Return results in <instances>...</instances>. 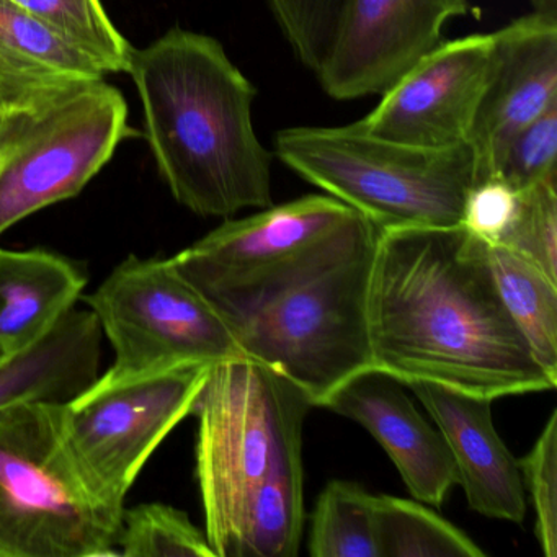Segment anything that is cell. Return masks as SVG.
Segmentation results:
<instances>
[{
  "mask_svg": "<svg viewBox=\"0 0 557 557\" xmlns=\"http://www.w3.org/2000/svg\"><path fill=\"white\" fill-rule=\"evenodd\" d=\"M102 327L73 309L34 347L0 363V407L18 400L66 404L99 377Z\"/></svg>",
  "mask_w": 557,
  "mask_h": 557,
  "instance_id": "ac0fdd59",
  "label": "cell"
},
{
  "mask_svg": "<svg viewBox=\"0 0 557 557\" xmlns=\"http://www.w3.org/2000/svg\"><path fill=\"white\" fill-rule=\"evenodd\" d=\"M123 511L74 451L63 404L0 407V557L120 556Z\"/></svg>",
  "mask_w": 557,
  "mask_h": 557,
  "instance_id": "277c9868",
  "label": "cell"
},
{
  "mask_svg": "<svg viewBox=\"0 0 557 557\" xmlns=\"http://www.w3.org/2000/svg\"><path fill=\"white\" fill-rule=\"evenodd\" d=\"M380 230L351 211L292 259L231 285L200 286L240 354L301 387L321 407L373 367L368 293Z\"/></svg>",
  "mask_w": 557,
  "mask_h": 557,
  "instance_id": "3957f363",
  "label": "cell"
},
{
  "mask_svg": "<svg viewBox=\"0 0 557 557\" xmlns=\"http://www.w3.org/2000/svg\"><path fill=\"white\" fill-rule=\"evenodd\" d=\"M106 73L12 0H0V113L30 112Z\"/></svg>",
  "mask_w": 557,
  "mask_h": 557,
  "instance_id": "2e32d148",
  "label": "cell"
},
{
  "mask_svg": "<svg viewBox=\"0 0 557 557\" xmlns=\"http://www.w3.org/2000/svg\"><path fill=\"white\" fill-rule=\"evenodd\" d=\"M368 325L373 367L404 386L492 400L557 386L502 302L488 243L461 224L380 230Z\"/></svg>",
  "mask_w": 557,
  "mask_h": 557,
  "instance_id": "6da1fadb",
  "label": "cell"
},
{
  "mask_svg": "<svg viewBox=\"0 0 557 557\" xmlns=\"http://www.w3.org/2000/svg\"><path fill=\"white\" fill-rule=\"evenodd\" d=\"M5 116L0 113V149H2V139H4Z\"/></svg>",
  "mask_w": 557,
  "mask_h": 557,
  "instance_id": "4dcf8cb0",
  "label": "cell"
},
{
  "mask_svg": "<svg viewBox=\"0 0 557 557\" xmlns=\"http://www.w3.org/2000/svg\"><path fill=\"white\" fill-rule=\"evenodd\" d=\"M557 102V18L524 15L494 34L491 71L468 143L475 182L497 175L511 139Z\"/></svg>",
  "mask_w": 557,
  "mask_h": 557,
  "instance_id": "7c38bea8",
  "label": "cell"
},
{
  "mask_svg": "<svg viewBox=\"0 0 557 557\" xmlns=\"http://www.w3.org/2000/svg\"><path fill=\"white\" fill-rule=\"evenodd\" d=\"M502 302L527 338L537 363L557 381V282L515 250L488 244Z\"/></svg>",
  "mask_w": 557,
  "mask_h": 557,
  "instance_id": "d6986e66",
  "label": "cell"
},
{
  "mask_svg": "<svg viewBox=\"0 0 557 557\" xmlns=\"http://www.w3.org/2000/svg\"><path fill=\"white\" fill-rule=\"evenodd\" d=\"M5 358H9L8 355H5V351L0 348V363L5 360Z\"/></svg>",
  "mask_w": 557,
  "mask_h": 557,
  "instance_id": "1f68e13d",
  "label": "cell"
},
{
  "mask_svg": "<svg viewBox=\"0 0 557 557\" xmlns=\"http://www.w3.org/2000/svg\"><path fill=\"white\" fill-rule=\"evenodd\" d=\"M381 557H484L465 531L425 505L393 495H376Z\"/></svg>",
  "mask_w": 557,
  "mask_h": 557,
  "instance_id": "7402d4cb",
  "label": "cell"
},
{
  "mask_svg": "<svg viewBox=\"0 0 557 557\" xmlns=\"http://www.w3.org/2000/svg\"><path fill=\"white\" fill-rule=\"evenodd\" d=\"M84 299L115 351V363L100 376L106 381L244 357L224 319L172 257L129 256Z\"/></svg>",
  "mask_w": 557,
  "mask_h": 557,
  "instance_id": "ba28073f",
  "label": "cell"
},
{
  "mask_svg": "<svg viewBox=\"0 0 557 557\" xmlns=\"http://www.w3.org/2000/svg\"><path fill=\"white\" fill-rule=\"evenodd\" d=\"M210 364L126 381L97 377L63 404L64 426L87 471L125 500L165 436L194 412Z\"/></svg>",
  "mask_w": 557,
  "mask_h": 557,
  "instance_id": "9c48e42d",
  "label": "cell"
},
{
  "mask_svg": "<svg viewBox=\"0 0 557 557\" xmlns=\"http://www.w3.org/2000/svg\"><path fill=\"white\" fill-rule=\"evenodd\" d=\"M406 386L442 432L469 507L487 518L521 523L527 515V488L520 459L511 455L495 429L494 400L430 381Z\"/></svg>",
  "mask_w": 557,
  "mask_h": 557,
  "instance_id": "9a60e30c",
  "label": "cell"
},
{
  "mask_svg": "<svg viewBox=\"0 0 557 557\" xmlns=\"http://www.w3.org/2000/svg\"><path fill=\"white\" fill-rule=\"evenodd\" d=\"M498 246L536 263L557 282V175L520 191V208Z\"/></svg>",
  "mask_w": 557,
  "mask_h": 557,
  "instance_id": "d4e9b609",
  "label": "cell"
},
{
  "mask_svg": "<svg viewBox=\"0 0 557 557\" xmlns=\"http://www.w3.org/2000/svg\"><path fill=\"white\" fill-rule=\"evenodd\" d=\"M125 97L106 79L5 116L0 149V234L77 197L132 135Z\"/></svg>",
  "mask_w": 557,
  "mask_h": 557,
  "instance_id": "52a82bcc",
  "label": "cell"
},
{
  "mask_svg": "<svg viewBox=\"0 0 557 557\" xmlns=\"http://www.w3.org/2000/svg\"><path fill=\"white\" fill-rule=\"evenodd\" d=\"M376 495L354 481L334 479L315 500L308 550L312 557H381Z\"/></svg>",
  "mask_w": 557,
  "mask_h": 557,
  "instance_id": "44dd1931",
  "label": "cell"
},
{
  "mask_svg": "<svg viewBox=\"0 0 557 557\" xmlns=\"http://www.w3.org/2000/svg\"><path fill=\"white\" fill-rule=\"evenodd\" d=\"M302 66L315 73L327 57L345 0H267Z\"/></svg>",
  "mask_w": 557,
  "mask_h": 557,
  "instance_id": "484cf974",
  "label": "cell"
},
{
  "mask_svg": "<svg viewBox=\"0 0 557 557\" xmlns=\"http://www.w3.org/2000/svg\"><path fill=\"white\" fill-rule=\"evenodd\" d=\"M305 527V469L293 466L257 491L237 536L236 557H293Z\"/></svg>",
  "mask_w": 557,
  "mask_h": 557,
  "instance_id": "ffe728a7",
  "label": "cell"
},
{
  "mask_svg": "<svg viewBox=\"0 0 557 557\" xmlns=\"http://www.w3.org/2000/svg\"><path fill=\"white\" fill-rule=\"evenodd\" d=\"M45 27L90 58L106 74L128 73L132 45L100 0H12Z\"/></svg>",
  "mask_w": 557,
  "mask_h": 557,
  "instance_id": "603a6c76",
  "label": "cell"
},
{
  "mask_svg": "<svg viewBox=\"0 0 557 557\" xmlns=\"http://www.w3.org/2000/svg\"><path fill=\"white\" fill-rule=\"evenodd\" d=\"M308 394L278 371L239 357L211 367L198 417L197 479L205 533L216 557H236L253 495L280 472L302 465Z\"/></svg>",
  "mask_w": 557,
  "mask_h": 557,
  "instance_id": "5b68a950",
  "label": "cell"
},
{
  "mask_svg": "<svg viewBox=\"0 0 557 557\" xmlns=\"http://www.w3.org/2000/svg\"><path fill=\"white\" fill-rule=\"evenodd\" d=\"M128 74L146 138L178 203L205 218L272 207V162L257 136V89L216 38L171 28L133 48Z\"/></svg>",
  "mask_w": 557,
  "mask_h": 557,
  "instance_id": "7a4b0ae2",
  "label": "cell"
},
{
  "mask_svg": "<svg viewBox=\"0 0 557 557\" xmlns=\"http://www.w3.org/2000/svg\"><path fill=\"white\" fill-rule=\"evenodd\" d=\"M471 0H345L327 57L315 71L334 100L381 96L443 41Z\"/></svg>",
  "mask_w": 557,
  "mask_h": 557,
  "instance_id": "30bf717a",
  "label": "cell"
},
{
  "mask_svg": "<svg viewBox=\"0 0 557 557\" xmlns=\"http://www.w3.org/2000/svg\"><path fill=\"white\" fill-rule=\"evenodd\" d=\"M524 488L536 515V537L546 557L557 556V412L554 410L536 443L520 459Z\"/></svg>",
  "mask_w": 557,
  "mask_h": 557,
  "instance_id": "4316f807",
  "label": "cell"
},
{
  "mask_svg": "<svg viewBox=\"0 0 557 557\" xmlns=\"http://www.w3.org/2000/svg\"><path fill=\"white\" fill-rule=\"evenodd\" d=\"M321 407L364 426L417 500L440 507L458 485V469L442 432L417 410L404 383L386 371L370 367L354 374Z\"/></svg>",
  "mask_w": 557,
  "mask_h": 557,
  "instance_id": "5bb4252c",
  "label": "cell"
},
{
  "mask_svg": "<svg viewBox=\"0 0 557 557\" xmlns=\"http://www.w3.org/2000/svg\"><path fill=\"white\" fill-rule=\"evenodd\" d=\"M119 547L126 557H216L207 533L185 511L164 504L125 508Z\"/></svg>",
  "mask_w": 557,
  "mask_h": 557,
  "instance_id": "cb8c5ba5",
  "label": "cell"
},
{
  "mask_svg": "<svg viewBox=\"0 0 557 557\" xmlns=\"http://www.w3.org/2000/svg\"><path fill=\"white\" fill-rule=\"evenodd\" d=\"M494 34L436 45L381 94L373 112L358 120L371 135L417 148L468 143L491 71Z\"/></svg>",
  "mask_w": 557,
  "mask_h": 557,
  "instance_id": "8fae6325",
  "label": "cell"
},
{
  "mask_svg": "<svg viewBox=\"0 0 557 557\" xmlns=\"http://www.w3.org/2000/svg\"><path fill=\"white\" fill-rule=\"evenodd\" d=\"M553 175H557V102L511 139L495 177L521 191Z\"/></svg>",
  "mask_w": 557,
  "mask_h": 557,
  "instance_id": "83f0119b",
  "label": "cell"
},
{
  "mask_svg": "<svg viewBox=\"0 0 557 557\" xmlns=\"http://www.w3.org/2000/svg\"><path fill=\"white\" fill-rule=\"evenodd\" d=\"M275 156L377 230L455 227L478 165L471 145L430 149L347 126H295L275 136Z\"/></svg>",
  "mask_w": 557,
  "mask_h": 557,
  "instance_id": "8992f818",
  "label": "cell"
},
{
  "mask_svg": "<svg viewBox=\"0 0 557 557\" xmlns=\"http://www.w3.org/2000/svg\"><path fill=\"white\" fill-rule=\"evenodd\" d=\"M533 12L544 17L557 18V0H530Z\"/></svg>",
  "mask_w": 557,
  "mask_h": 557,
  "instance_id": "f546056e",
  "label": "cell"
},
{
  "mask_svg": "<svg viewBox=\"0 0 557 557\" xmlns=\"http://www.w3.org/2000/svg\"><path fill=\"white\" fill-rule=\"evenodd\" d=\"M86 285L83 270L57 253L0 249V348L14 357L44 341Z\"/></svg>",
  "mask_w": 557,
  "mask_h": 557,
  "instance_id": "e0dca14e",
  "label": "cell"
},
{
  "mask_svg": "<svg viewBox=\"0 0 557 557\" xmlns=\"http://www.w3.org/2000/svg\"><path fill=\"white\" fill-rule=\"evenodd\" d=\"M351 211L331 195H306L243 220L224 221L172 262L197 288L243 282L292 259Z\"/></svg>",
  "mask_w": 557,
  "mask_h": 557,
  "instance_id": "4fadbf2b",
  "label": "cell"
},
{
  "mask_svg": "<svg viewBox=\"0 0 557 557\" xmlns=\"http://www.w3.org/2000/svg\"><path fill=\"white\" fill-rule=\"evenodd\" d=\"M520 208V190L500 177L475 182L466 197L461 226L488 244L500 243Z\"/></svg>",
  "mask_w": 557,
  "mask_h": 557,
  "instance_id": "f1b7e54d",
  "label": "cell"
}]
</instances>
